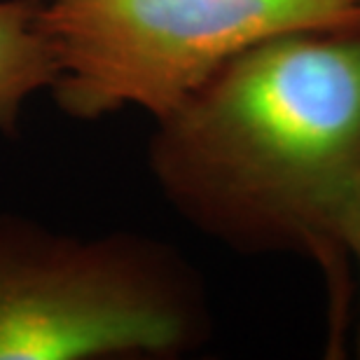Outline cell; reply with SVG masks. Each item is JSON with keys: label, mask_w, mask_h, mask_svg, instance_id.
<instances>
[{"label": "cell", "mask_w": 360, "mask_h": 360, "mask_svg": "<svg viewBox=\"0 0 360 360\" xmlns=\"http://www.w3.org/2000/svg\"><path fill=\"white\" fill-rule=\"evenodd\" d=\"M155 122L148 160L169 204L243 253L314 257L342 319V229L360 187V26L260 42Z\"/></svg>", "instance_id": "cell-1"}, {"label": "cell", "mask_w": 360, "mask_h": 360, "mask_svg": "<svg viewBox=\"0 0 360 360\" xmlns=\"http://www.w3.org/2000/svg\"><path fill=\"white\" fill-rule=\"evenodd\" d=\"M201 333L197 288L162 243L0 213V360L174 356Z\"/></svg>", "instance_id": "cell-2"}, {"label": "cell", "mask_w": 360, "mask_h": 360, "mask_svg": "<svg viewBox=\"0 0 360 360\" xmlns=\"http://www.w3.org/2000/svg\"><path fill=\"white\" fill-rule=\"evenodd\" d=\"M68 117L124 108L162 117L246 49L281 35L358 28V0H45Z\"/></svg>", "instance_id": "cell-3"}, {"label": "cell", "mask_w": 360, "mask_h": 360, "mask_svg": "<svg viewBox=\"0 0 360 360\" xmlns=\"http://www.w3.org/2000/svg\"><path fill=\"white\" fill-rule=\"evenodd\" d=\"M56 77L59 56L45 0H0V134H17L26 101L52 89Z\"/></svg>", "instance_id": "cell-4"}, {"label": "cell", "mask_w": 360, "mask_h": 360, "mask_svg": "<svg viewBox=\"0 0 360 360\" xmlns=\"http://www.w3.org/2000/svg\"><path fill=\"white\" fill-rule=\"evenodd\" d=\"M342 243H344L347 255H354L358 267H360V187H358L354 204H351V208H349L347 220H344ZM358 351H360V333H358Z\"/></svg>", "instance_id": "cell-5"}, {"label": "cell", "mask_w": 360, "mask_h": 360, "mask_svg": "<svg viewBox=\"0 0 360 360\" xmlns=\"http://www.w3.org/2000/svg\"><path fill=\"white\" fill-rule=\"evenodd\" d=\"M358 3H360V0H358Z\"/></svg>", "instance_id": "cell-6"}]
</instances>
